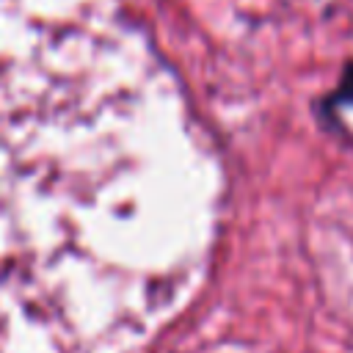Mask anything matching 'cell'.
Returning a JSON list of instances; mask_svg holds the SVG:
<instances>
[{
  "mask_svg": "<svg viewBox=\"0 0 353 353\" xmlns=\"http://www.w3.org/2000/svg\"><path fill=\"white\" fill-rule=\"evenodd\" d=\"M215 176L116 0H0V353H124L196 287Z\"/></svg>",
  "mask_w": 353,
  "mask_h": 353,
  "instance_id": "cell-1",
  "label": "cell"
}]
</instances>
